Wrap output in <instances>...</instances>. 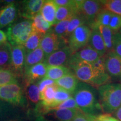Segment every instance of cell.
<instances>
[{
    "label": "cell",
    "instance_id": "1",
    "mask_svg": "<svg viewBox=\"0 0 121 121\" xmlns=\"http://www.w3.org/2000/svg\"><path fill=\"white\" fill-rule=\"evenodd\" d=\"M72 69L78 80L93 87H99L110 81L111 78L107 72L99 70L93 63L80 62Z\"/></svg>",
    "mask_w": 121,
    "mask_h": 121
},
{
    "label": "cell",
    "instance_id": "2",
    "mask_svg": "<svg viewBox=\"0 0 121 121\" xmlns=\"http://www.w3.org/2000/svg\"><path fill=\"white\" fill-rule=\"evenodd\" d=\"M73 98L79 109L85 114L95 117L98 116V111L102 110L94 89L86 83L78 84L73 93Z\"/></svg>",
    "mask_w": 121,
    "mask_h": 121
},
{
    "label": "cell",
    "instance_id": "3",
    "mask_svg": "<svg viewBox=\"0 0 121 121\" xmlns=\"http://www.w3.org/2000/svg\"><path fill=\"white\" fill-rule=\"evenodd\" d=\"M100 105L104 113L112 114L121 106V84L108 83L99 87Z\"/></svg>",
    "mask_w": 121,
    "mask_h": 121
},
{
    "label": "cell",
    "instance_id": "4",
    "mask_svg": "<svg viewBox=\"0 0 121 121\" xmlns=\"http://www.w3.org/2000/svg\"><path fill=\"white\" fill-rule=\"evenodd\" d=\"M32 31V20L24 21L10 25L7 28L6 35L11 45L24 46Z\"/></svg>",
    "mask_w": 121,
    "mask_h": 121
},
{
    "label": "cell",
    "instance_id": "5",
    "mask_svg": "<svg viewBox=\"0 0 121 121\" xmlns=\"http://www.w3.org/2000/svg\"><path fill=\"white\" fill-rule=\"evenodd\" d=\"M91 29L86 25H82L74 30L68 38V46L75 53L89 44Z\"/></svg>",
    "mask_w": 121,
    "mask_h": 121
},
{
    "label": "cell",
    "instance_id": "6",
    "mask_svg": "<svg viewBox=\"0 0 121 121\" xmlns=\"http://www.w3.org/2000/svg\"><path fill=\"white\" fill-rule=\"evenodd\" d=\"M79 13L85 18L87 26L90 27L94 23L96 16L103 9L101 1L81 0L77 1Z\"/></svg>",
    "mask_w": 121,
    "mask_h": 121
},
{
    "label": "cell",
    "instance_id": "7",
    "mask_svg": "<svg viewBox=\"0 0 121 121\" xmlns=\"http://www.w3.org/2000/svg\"><path fill=\"white\" fill-rule=\"evenodd\" d=\"M0 100L16 106H22L25 103L22 87L18 84H9L0 87Z\"/></svg>",
    "mask_w": 121,
    "mask_h": 121
},
{
    "label": "cell",
    "instance_id": "8",
    "mask_svg": "<svg viewBox=\"0 0 121 121\" xmlns=\"http://www.w3.org/2000/svg\"><path fill=\"white\" fill-rule=\"evenodd\" d=\"M68 40L58 37L51 29L42 38L40 47L43 50L45 58L55 51L67 46Z\"/></svg>",
    "mask_w": 121,
    "mask_h": 121
},
{
    "label": "cell",
    "instance_id": "9",
    "mask_svg": "<svg viewBox=\"0 0 121 121\" xmlns=\"http://www.w3.org/2000/svg\"><path fill=\"white\" fill-rule=\"evenodd\" d=\"M100 57L95 50L88 45L72 54L69 59L67 67L71 69L78 63L82 62L94 63Z\"/></svg>",
    "mask_w": 121,
    "mask_h": 121
},
{
    "label": "cell",
    "instance_id": "10",
    "mask_svg": "<svg viewBox=\"0 0 121 121\" xmlns=\"http://www.w3.org/2000/svg\"><path fill=\"white\" fill-rule=\"evenodd\" d=\"M26 51L22 45H11V63L10 70L16 76L22 75L24 72Z\"/></svg>",
    "mask_w": 121,
    "mask_h": 121
},
{
    "label": "cell",
    "instance_id": "11",
    "mask_svg": "<svg viewBox=\"0 0 121 121\" xmlns=\"http://www.w3.org/2000/svg\"><path fill=\"white\" fill-rule=\"evenodd\" d=\"M73 54L69 47L67 45L57 50L46 57L44 62L48 66H67L69 58Z\"/></svg>",
    "mask_w": 121,
    "mask_h": 121
},
{
    "label": "cell",
    "instance_id": "12",
    "mask_svg": "<svg viewBox=\"0 0 121 121\" xmlns=\"http://www.w3.org/2000/svg\"><path fill=\"white\" fill-rule=\"evenodd\" d=\"M104 57L106 72L110 78L121 77V58L113 51L107 52Z\"/></svg>",
    "mask_w": 121,
    "mask_h": 121
},
{
    "label": "cell",
    "instance_id": "13",
    "mask_svg": "<svg viewBox=\"0 0 121 121\" xmlns=\"http://www.w3.org/2000/svg\"><path fill=\"white\" fill-rule=\"evenodd\" d=\"M44 0H29L22 1V16L26 19L31 20L40 13L43 6Z\"/></svg>",
    "mask_w": 121,
    "mask_h": 121
},
{
    "label": "cell",
    "instance_id": "14",
    "mask_svg": "<svg viewBox=\"0 0 121 121\" xmlns=\"http://www.w3.org/2000/svg\"><path fill=\"white\" fill-rule=\"evenodd\" d=\"M17 9L15 3H10L0 9V28L11 25L17 17Z\"/></svg>",
    "mask_w": 121,
    "mask_h": 121
},
{
    "label": "cell",
    "instance_id": "15",
    "mask_svg": "<svg viewBox=\"0 0 121 121\" xmlns=\"http://www.w3.org/2000/svg\"><path fill=\"white\" fill-rule=\"evenodd\" d=\"M47 67L48 65L43 62L34 65L24 71L26 84L34 82L36 80L44 78L47 71Z\"/></svg>",
    "mask_w": 121,
    "mask_h": 121
},
{
    "label": "cell",
    "instance_id": "16",
    "mask_svg": "<svg viewBox=\"0 0 121 121\" xmlns=\"http://www.w3.org/2000/svg\"><path fill=\"white\" fill-rule=\"evenodd\" d=\"M90 29L91 33L88 45L95 50L101 57L104 56L107 53V50L100 33L96 26H93Z\"/></svg>",
    "mask_w": 121,
    "mask_h": 121
},
{
    "label": "cell",
    "instance_id": "17",
    "mask_svg": "<svg viewBox=\"0 0 121 121\" xmlns=\"http://www.w3.org/2000/svg\"><path fill=\"white\" fill-rule=\"evenodd\" d=\"M78 84L79 80L78 79L75 74L71 72L55 81V84L57 87L69 92L71 94H73Z\"/></svg>",
    "mask_w": 121,
    "mask_h": 121
},
{
    "label": "cell",
    "instance_id": "18",
    "mask_svg": "<svg viewBox=\"0 0 121 121\" xmlns=\"http://www.w3.org/2000/svg\"><path fill=\"white\" fill-rule=\"evenodd\" d=\"M58 7L53 0L45 1L39 13L44 19L51 26H53L55 24L56 12Z\"/></svg>",
    "mask_w": 121,
    "mask_h": 121
},
{
    "label": "cell",
    "instance_id": "19",
    "mask_svg": "<svg viewBox=\"0 0 121 121\" xmlns=\"http://www.w3.org/2000/svg\"><path fill=\"white\" fill-rule=\"evenodd\" d=\"M45 59L44 53L40 47L31 52L26 53L24 71L34 65L44 62Z\"/></svg>",
    "mask_w": 121,
    "mask_h": 121
},
{
    "label": "cell",
    "instance_id": "20",
    "mask_svg": "<svg viewBox=\"0 0 121 121\" xmlns=\"http://www.w3.org/2000/svg\"><path fill=\"white\" fill-rule=\"evenodd\" d=\"M79 13L78 9L77 4V1H76L75 4L69 6H58L56 12V16L55 24L59 22L65 20L73 17Z\"/></svg>",
    "mask_w": 121,
    "mask_h": 121
},
{
    "label": "cell",
    "instance_id": "21",
    "mask_svg": "<svg viewBox=\"0 0 121 121\" xmlns=\"http://www.w3.org/2000/svg\"><path fill=\"white\" fill-rule=\"evenodd\" d=\"M11 63V45L8 42L0 45V67L10 69Z\"/></svg>",
    "mask_w": 121,
    "mask_h": 121
},
{
    "label": "cell",
    "instance_id": "22",
    "mask_svg": "<svg viewBox=\"0 0 121 121\" xmlns=\"http://www.w3.org/2000/svg\"><path fill=\"white\" fill-rule=\"evenodd\" d=\"M58 87L56 84L47 87L42 93H40L41 103L47 108L48 112L51 110V107L53 103L56 92Z\"/></svg>",
    "mask_w": 121,
    "mask_h": 121
},
{
    "label": "cell",
    "instance_id": "23",
    "mask_svg": "<svg viewBox=\"0 0 121 121\" xmlns=\"http://www.w3.org/2000/svg\"><path fill=\"white\" fill-rule=\"evenodd\" d=\"M93 26H95L97 27L98 30L99 31L103 39L106 48H107V52L113 51V40L114 33L113 32L112 30L110 29L108 26H103V25L93 24L91 26V28Z\"/></svg>",
    "mask_w": 121,
    "mask_h": 121
},
{
    "label": "cell",
    "instance_id": "24",
    "mask_svg": "<svg viewBox=\"0 0 121 121\" xmlns=\"http://www.w3.org/2000/svg\"><path fill=\"white\" fill-rule=\"evenodd\" d=\"M70 72V69L67 66H48L47 71L44 78L56 81Z\"/></svg>",
    "mask_w": 121,
    "mask_h": 121
},
{
    "label": "cell",
    "instance_id": "25",
    "mask_svg": "<svg viewBox=\"0 0 121 121\" xmlns=\"http://www.w3.org/2000/svg\"><path fill=\"white\" fill-rule=\"evenodd\" d=\"M43 37V35L32 29V31L30 33L28 40L24 45L26 53L31 52L40 47Z\"/></svg>",
    "mask_w": 121,
    "mask_h": 121
},
{
    "label": "cell",
    "instance_id": "26",
    "mask_svg": "<svg viewBox=\"0 0 121 121\" xmlns=\"http://www.w3.org/2000/svg\"><path fill=\"white\" fill-rule=\"evenodd\" d=\"M51 25L44 19L40 13L37 14L32 20V29L42 35H44L51 29Z\"/></svg>",
    "mask_w": 121,
    "mask_h": 121
},
{
    "label": "cell",
    "instance_id": "27",
    "mask_svg": "<svg viewBox=\"0 0 121 121\" xmlns=\"http://www.w3.org/2000/svg\"><path fill=\"white\" fill-rule=\"evenodd\" d=\"M54 116L60 121H73L79 109H58L54 110Z\"/></svg>",
    "mask_w": 121,
    "mask_h": 121
},
{
    "label": "cell",
    "instance_id": "28",
    "mask_svg": "<svg viewBox=\"0 0 121 121\" xmlns=\"http://www.w3.org/2000/svg\"><path fill=\"white\" fill-rule=\"evenodd\" d=\"M84 25H87V22L85 18L80 13H78V14L75 15L70 20V22H69L67 30H66V34H65V38L68 40L69 35L72 34V33L76 29Z\"/></svg>",
    "mask_w": 121,
    "mask_h": 121
},
{
    "label": "cell",
    "instance_id": "29",
    "mask_svg": "<svg viewBox=\"0 0 121 121\" xmlns=\"http://www.w3.org/2000/svg\"><path fill=\"white\" fill-rule=\"evenodd\" d=\"M27 98L30 102L33 104H38L40 100V94L38 84L31 82L26 84Z\"/></svg>",
    "mask_w": 121,
    "mask_h": 121
},
{
    "label": "cell",
    "instance_id": "30",
    "mask_svg": "<svg viewBox=\"0 0 121 121\" xmlns=\"http://www.w3.org/2000/svg\"><path fill=\"white\" fill-rule=\"evenodd\" d=\"M17 83V76L11 70L3 69L0 71V87L6 85Z\"/></svg>",
    "mask_w": 121,
    "mask_h": 121
},
{
    "label": "cell",
    "instance_id": "31",
    "mask_svg": "<svg viewBox=\"0 0 121 121\" xmlns=\"http://www.w3.org/2000/svg\"><path fill=\"white\" fill-rule=\"evenodd\" d=\"M71 94H69V92L58 87L56 92L53 103L51 107V110H54L60 104L62 103L63 102H65L67 99H69L70 97H71Z\"/></svg>",
    "mask_w": 121,
    "mask_h": 121
},
{
    "label": "cell",
    "instance_id": "32",
    "mask_svg": "<svg viewBox=\"0 0 121 121\" xmlns=\"http://www.w3.org/2000/svg\"><path fill=\"white\" fill-rule=\"evenodd\" d=\"M103 9L115 14L121 16V0L101 1Z\"/></svg>",
    "mask_w": 121,
    "mask_h": 121
},
{
    "label": "cell",
    "instance_id": "33",
    "mask_svg": "<svg viewBox=\"0 0 121 121\" xmlns=\"http://www.w3.org/2000/svg\"><path fill=\"white\" fill-rule=\"evenodd\" d=\"M112 15V13L103 9L99 13V14L98 15V16H96L94 23L93 24L108 26Z\"/></svg>",
    "mask_w": 121,
    "mask_h": 121
},
{
    "label": "cell",
    "instance_id": "34",
    "mask_svg": "<svg viewBox=\"0 0 121 121\" xmlns=\"http://www.w3.org/2000/svg\"><path fill=\"white\" fill-rule=\"evenodd\" d=\"M71 18L66 19L54 25L53 28L52 29V30L54 34L57 35L58 37L66 39L65 38V34H66L68 25H69V24Z\"/></svg>",
    "mask_w": 121,
    "mask_h": 121
},
{
    "label": "cell",
    "instance_id": "35",
    "mask_svg": "<svg viewBox=\"0 0 121 121\" xmlns=\"http://www.w3.org/2000/svg\"><path fill=\"white\" fill-rule=\"evenodd\" d=\"M16 114L11 105L1 102L0 103V121Z\"/></svg>",
    "mask_w": 121,
    "mask_h": 121
},
{
    "label": "cell",
    "instance_id": "36",
    "mask_svg": "<svg viewBox=\"0 0 121 121\" xmlns=\"http://www.w3.org/2000/svg\"><path fill=\"white\" fill-rule=\"evenodd\" d=\"M108 27L114 33L118 32L121 29V16L113 13Z\"/></svg>",
    "mask_w": 121,
    "mask_h": 121
},
{
    "label": "cell",
    "instance_id": "37",
    "mask_svg": "<svg viewBox=\"0 0 121 121\" xmlns=\"http://www.w3.org/2000/svg\"><path fill=\"white\" fill-rule=\"evenodd\" d=\"M113 43V51L121 58V34L119 32L114 33Z\"/></svg>",
    "mask_w": 121,
    "mask_h": 121
},
{
    "label": "cell",
    "instance_id": "38",
    "mask_svg": "<svg viewBox=\"0 0 121 121\" xmlns=\"http://www.w3.org/2000/svg\"><path fill=\"white\" fill-rule=\"evenodd\" d=\"M58 109H79L75 99L73 97H70L58 105L54 110Z\"/></svg>",
    "mask_w": 121,
    "mask_h": 121
},
{
    "label": "cell",
    "instance_id": "39",
    "mask_svg": "<svg viewBox=\"0 0 121 121\" xmlns=\"http://www.w3.org/2000/svg\"><path fill=\"white\" fill-rule=\"evenodd\" d=\"M38 86L39 91L40 94L47 87L49 86L53 85L55 84V81L54 80L49 79V78H42L40 81L38 83Z\"/></svg>",
    "mask_w": 121,
    "mask_h": 121
},
{
    "label": "cell",
    "instance_id": "40",
    "mask_svg": "<svg viewBox=\"0 0 121 121\" xmlns=\"http://www.w3.org/2000/svg\"><path fill=\"white\" fill-rule=\"evenodd\" d=\"M95 117L85 114L82 111H81V110H80L75 118L73 119V121H94V118Z\"/></svg>",
    "mask_w": 121,
    "mask_h": 121
},
{
    "label": "cell",
    "instance_id": "41",
    "mask_svg": "<svg viewBox=\"0 0 121 121\" xmlns=\"http://www.w3.org/2000/svg\"><path fill=\"white\" fill-rule=\"evenodd\" d=\"M94 121H119L115 117L111 116L109 114H98L94 118Z\"/></svg>",
    "mask_w": 121,
    "mask_h": 121
},
{
    "label": "cell",
    "instance_id": "42",
    "mask_svg": "<svg viewBox=\"0 0 121 121\" xmlns=\"http://www.w3.org/2000/svg\"><path fill=\"white\" fill-rule=\"evenodd\" d=\"M58 6H69L75 4L76 1L71 0H53Z\"/></svg>",
    "mask_w": 121,
    "mask_h": 121
},
{
    "label": "cell",
    "instance_id": "43",
    "mask_svg": "<svg viewBox=\"0 0 121 121\" xmlns=\"http://www.w3.org/2000/svg\"><path fill=\"white\" fill-rule=\"evenodd\" d=\"M24 118L22 116L18 114H15L14 116L7 118L2 121H24Z\"/></svg>",
    "mask_w": 121,
    "mask_h": 121
},
{
    "label": "cell",
    "instance_id": "44",
    "mask_svg": "<svg viewBox=\"0 0 121 121\" xmlns=\"http://www.w3.org/2000/svg\"><path fill=\"white\" fill-rule=\"evenodd\" d=\"M7 37L6 33H5L2 30H0V45L7 42Z\"/></svg>",
    "mask_w": 121,
    "mask_h": 121
},
{
    "label": "cell",
    "instance_id": "45",
    "mask_svg": "<svg viewBox=\"0 0 121 121\" xmlns=\"http://www.w3.org/2000/svg\"><path fill=\"white\" fill-rule=\"evenodd\" d=\"M114 116L118 120L121 121V106L114 113Z\"/></svg>",
    "mask_w": 121,
    "mask_h": 121
},
{
    "label": "cell",
    "instance_id": "46",
    "mask_svg": "<svg viewBox=\"0 0 121 121\" xmlns=\"http://www.w3.org/2000/svg\"><path fill=\"white\" fill-rule=\"evenodd\" d=\"M35 121H52V120H46L43 117V116H40L37 118Z\"/></svg>",
    "mask_w": 121,
    "mask_h": 121
},
{
    "label": "cell",
    "instance_id": "47",
    "mask_svg": "<svg viewBox=\"0 0 121 121\" xmlns=\"http://www.w3.org/2000/svg\"><path fill=\"white\" fill-rule=\"evenodd\" d=\"M118 32H119V33H120V34H121V29H120V30H119V31H118Z\"/></svg>",
    "mask_w": 121,
    "mask_h": 121
},
{
    "label": "cell",
    "instance_id": "48",
    "mask_svg": "<svg viewBox=\"0 0 121 121\" xmlns=\"http://www.w3.org/2000/svg\"><path fill=\"white\" fill-rule=\"evenodd\" d=\"M2 69H2V68H1V67H0V71H1V70H2Z\"/></svg>",
    "mask_w": 121,
    "mask_h": 121
},
{
    "label": "cell",
    "instance_id": "49",
    "mask_svg": "<svg viewBox=\"0 0 121 121\" xmlns=\"http://www.w3.org/2000/svg\"><path fill=\"white\" fill-rule=\"evenodd\" d=\"M1 102H2V101H0V103H1Z\"/></svg>",
    "mask_w": 121,
    "mask_h": 121
}]
</instances>
